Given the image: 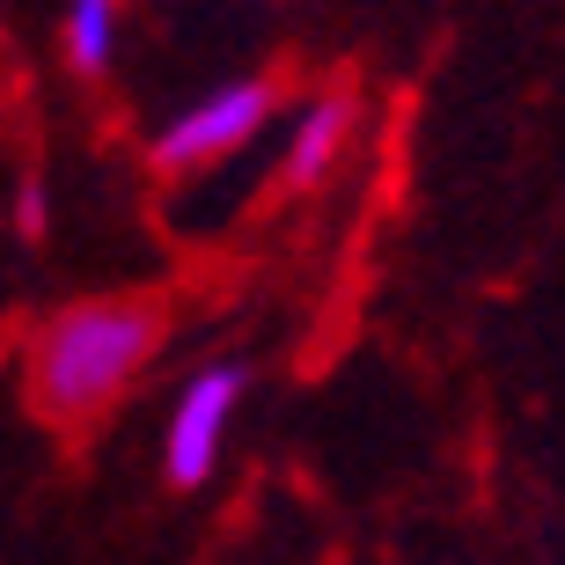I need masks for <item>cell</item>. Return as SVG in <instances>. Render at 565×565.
Here are the masks:
<instances>
[{
	"label": "cell",
	"instance_id": "5b68a950",
	"mask_svg": "<svg viewBox=\"0 0 565 565\" xmlns=\"http://www.w3.org/2000/svg\"><path fill=\"white\" fill-rule=\"evenodd\" d=\"M110 38H118V0H74L66 8V60H74V74H104Z\"/></svg>",
	"mask_w": 565,
	"mask_h": 565
},
{
	"label": "cell",
	"instance_id": "277c9868",
	"mask_svg": "<svg viewBox=\"0 0 565 565\" xmlns=\"http://www.w3.org/2000/svg\"><path fill=\"white\" fill-rule=\"evenodd\" d=\"M353 132V104L345 96H316L294 126V147H287V184H323L338 162V147Z\"/></svg>",
	"mask_w": 565,
	"mask_h": 565
},
{
	"label": "cell",
	"instance_id": "8992f818",
	"mask_svg": "<svg viewBox=\"0 0 565 565\" xmlns=\"http://www.w3.org/2000/svg\"><path fill=\"white\" fill-rule=\"evenodd\" d=\"M52 228V199H44V177H22L15 184V235L22 243H44Z\"/></svg>",
	"mask_w": 565,
	"mask_h": 565
},
{
	"label": "cell",
	"instance_id": "6da1fadb",
	"mask_svg": "<svg viewBox=\"0 0 565 565\" xmlns=\"http://www.w3.org/2000/svg\"><path fill=\"white\" fill-rule=\"evenodd\" d=\"M162 338H169V309L154 294H96V301H74L30 345V404L52 426L104 419L110 397L162 353Z\"/></svg>",
	"mask_w": 565,
	"mask_h": 565
},
{
	"label": "cell",
	"instance_id": "7a4b0ae2",
	"mask_svg": "<svg viewBox=\"0 0 565 565\" xmlns=\"http://www.w3.org/2000/svg\"><path fill=\"white\" fill-rule=\"evenodd\" d=\"M273 104H279V82H235V88H221V96H206V104H191L184 118L162 126L154 169H162V177H191V169L235 154L243 140H257V126L273 118Z\"/></svg>",
	"mask_w": 565,
	"mask_h": 565
},
{
	"label": "cell",
	"instance_id": "3957f363",
	"mask_svg": "<svg viewBox=\"0 0 565 565\" xmlns=\"http://www.w3.org/2000/svg\"><path fill=\"white\" fill-rule=\"evenodd\" d=\"M243 404V367H199L177 397V419H169V448H162V470L169 484H206L213 478V456H221V434H228V412Z\"/></svg>",
	"mask_w": 565,
	"mask_h": 565
}]
</instances>
